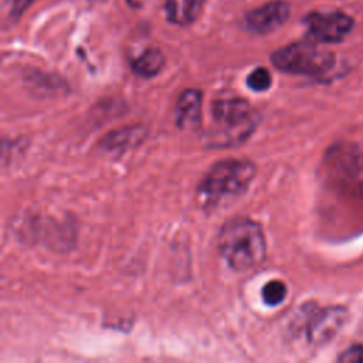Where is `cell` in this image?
<instances>
[{
  "mask_svg": "<svg viewBox=\"0 0 363 363\" xmlns=\"http://www.w3.org/2000/svg\"><path fill=\"white\" fill-rule=\"evenodd\" d=\"M127 3L132 9H141L147 3V0H127Z\"/></svg>",
  "mask_w": 363,
  "mask_h": 363,
  "instance_id": "cell-16",
  "label": "cell"
},
{
  "mask_svg": "<svg viewBox=\"0 0 363 363\" xmlns=\"http://www.w3.org/2000/svg\"><path fill=\"white\" fill-rule=\"evenodd\" d=\"M291 8L287 2L275 0L259 9L250 10L244 16L245 27L256 35H268L280 29L290 17Z\"/></svg>",
  "mask_w": 363,
  "mask_h": 363,
  "instance_id": "cell-6",
  "label": "cell"
},
{
  "mask_svg": "<svg viewBox=\"0 0 363 363\" xmlns=\"http://www.w3.org/2000/svg\"><path fill=\"white\" fill-rule=\"evenodd\" d=\"M341 362H363V346L362 345H355L346 349L341 356Z\"/></svg>",
  "mask_w": 363,
  "mask_h": 363,
  "instance_id": "cell-15",
  "label": "cell"
},
{
  "mask_svg": "<svg viewBox=\"0 0 363 363\" xmlns=\"http://www.w3.org/2000/svg\"><path fill=\"white\" fill-rule=\"evenodd\" d=\"M256 171V165L247 159H226L213 165L199 185L203 206L214 207L240 196L253 182Z\"/></svg>",
  "mask_w": 363,
  "mask_h": 363,
  "instance_id": "cell-3",
  "label": "cell"
},
{
  "mask_svg": "<svg viewBox=\"0 0 363 363\" xmlns=\"http://www.w3.org/2000/svg\"><path fill=\"white\" fill-rule=\"evenodd\" d=\"M306 37L314 43H339L353 29V19L342 12H313L304 17Z\"/></svg>",
  "mask_w": 363,
  "mask_h": 363,
  "instance_id": "cell-5",
  "label": "cell"
},
{
  "mask_svg": "<svg viewBox=\"0 0 363 363\" xmlns=\"http://www.w3.org/2000/svg\"><path fill=\"white\" fill-rule=\"evenodd\" d=\"M218 250L236 271H247L260 266L267 254L263 227L247 217H236L223 226L218 234Z\"/></svg>",
  "mask_w": 363,
  "mask_h": 363,
  "instance_id": "cell-2",
  "label": "cell"
},
{
  "mask_svg": "<svg viewBox=\"0 0 363 363\" xmlns=\"http://www.w3.org/2000/svg\"><path fill=\"white\" fill-rule=\"evenodd\" d=\"M202 101L199 90H186L180 94L175 106L176 125L185 131L198 129L202 124Z\"/></svg>",
  "mask_w": 363,
  "mask_h": 363,
  "instance_id": "cell-7",
  "label": "cell"
},
{
  "mask_svg": "<svg viewBox=\"0 0 363 363\" xmlns=\"http://www.w3.org/2000/svg\"><path fill=\"white\" fill-rule=\"evenodd\" d=\"M165 55L158 48H149L142 53L139 57L132 63V70L144 78H151L158 75L165 67Z\"/></svg>",
  "mask_w": 363,
  "mask_h": 363,
  "instance_id": "cell-11",
  "label": "cell"
},
{
  "mask_svg": "<svg viewBox=\"0 0 363 363\" xmlns=\"http://www.w3.org/2000/svg\"><path fill=\"white\" fill-rule=\"evenodd\" d=\"M345 319L342 308H331L314 317L308 326V338L313 344H324L329 341Z\"/></svg>",
  "mask_w": 363,
  "mask_h": 363,
  "instance_id": "cell-8",
  "label": "cell"
},
{
  "mask_svg": "<svg viewBox=\"0 0 363 363\" xmlns=\"http://www.w3.org/2000/svg\"><path fill=\"white\" fill-rule=\"evenodd\" d=\"M36 0H3V9L10 20H17Z\"/></svg>",
  "mask_w": 363,
  "mask_h": 363,
  "instance_id": "cell-14",
  "label": "cell"
},
{
  "mask_svg": "<svg viewBox=\"0 0 363 363\" xmlns=\"http://www.w3.org/2000/svg\"><path fill=\"white\" fill-rule=\"evenodd\" d=\"M260 117L240 97H223L212 104L210 124L205 131V144L210 148L241 145L253 135Z\"/></svg>",
  "mask_w": 363,
  "mask_h": 363,
  "instance_id": "cell-1",
  "label": "cell"
},
{
  "mask_svg": "<svg viewBox=\"0 0 363 363\" xmlns=\"http://www.w3.org/2000/svg\"><path fill=\"white\" fill-rule=\"evenodd\" d=\"M261 295H263V299L267 305L270 306H277L280 305L286 297H287V286L280 281V280H272V281H268L263 291H261Z\"/></svg>",
  "mask_w": 363,
  "mask_h": 363,
  "instance_id": "cell-12",
  "label": "cell"
},
{
  "mask_svg": "<svg viewBox=\"0 0 363 363\" xmlns=\"http://www.w3.org/2000/svg\"><path fill=\"white\" fill-rule=\"evenodd\" d=\"M247 84L248 87L256 93L267 91L271 87V74L267 68L259 67L248 75Z\"/></svg>",
  "mask_w": 363,
  "mask_h": 363,
  "instance_id": "cell-13",
  "label": "cell"
},
{
  "mask_svg": "<svg viewBox=\"0 0 363 363\" xmlns=\"http://www.w3.org/2000/svg\"><path fill=\"white\" fill-rule=\"evenodd\" d=\"M271 63L275 68L288 74L322 75L335 66V55L308 40L277 50L271 54Z\"/></svg>",
  "mask_w": 363,
  "mask_h": 363,
  "instance_id": "cell-4",
  "label": "cell"
},
{
  "mask_svg": "<svg viewBox=\"0 0 363 363\" xmlns=\"http://www.w3.org/2000/svg\"><path fill=\"white\" fill-rule=\"evenodd\" d=\"M205 0H166V17L172 24L189 26L199 17Z\"/></svg>",
  "mask_w": 363,
  "mask_h": 363,
  "instance_id": "cell-9",
  "label": "cell"
},
{
  "mask_svg": "<svg viewBox=\"0 0 363 363\" xmlns=\"http://www.w3.org/2000/svg\"><path fill=\"white\" fill-rule=\"evenodd\" d=\"M147 131L142 127L122 128L111 132L102 141V149L108 152H125L127 149L136 148L145 139Z\"/></svg>",
  "mask_w": 363,
  "mask_h": 363,
  "instance_id": "cell-10",
  "label": "cell"
}]
</instances>
